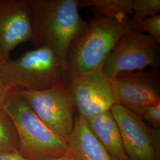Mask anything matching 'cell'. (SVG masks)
<instances>
[{"mask_svg":"<svg viewBox=\"0 0 160 160\" xmlns=\"http://www.w3.org/2000/svg\"><path fill=\"white\" fill-rule=\"evenodd\" d=\"M77 160L76 158L71 154H68L63 155L59 157H54V158H48V159H45V160Z\"/></svg>","mask_w":160,"mask_h":160,"instance_id":"21","label":"cell"},{"mask_svg":"<svg viewBox=\"0 0 160 160\" xmlns=\"http://www.w3.org/2000/svg\"><path fill=\"white\" fill-rule=\"evenodd\" d=\"M68 85L79 116L84 119L110 111L117 104L102 68L81 75L69 81Z\"/></svg>","mask_w":160,"mask_h":160,"instance_id":"8","label":"cell"},{"mask_svg":"<svg viewBox=\"0 0 160 160\" xmlns=\"http://www.w3.org/2000/svg\"><path fill=\"white\" fill-rule=\"evenodd\" d=\"M140 117L142 120L148 122L152 128H160V102L148 107L143 111Z\"/></svg>","mask_w":160,"mask_h":160,"instance_id":"17","label":"cell"},{"mask_svg":"<svg viewBox=\"0 0 160 160\" xmlns=\"http://www.w3.org/2000/svg\"><path fill=\"white\" fill-rule=\"evenodd\" d=\"M7 59H6V58H5L3 53H2V52L1 48H0V65L3 63Z\"/></svg>","mask_w":160,"mask_h":160,"instance_id":"22","label":"cell"},{"mask_svg":"<svg viewBox=\"0 0 160 160\" xmlns=\"http://www.w3.org/2000/svg\"><path fill=\"white\" fill-rule=\"evenodd\" d=\"M0 73L10 90L42 91L68 84L65 64L46 46L7 59L0 65Z\"/></svg>","mask_w":160,"mask_h":160,"instance_id":"3","label":"cell"},{"mask_svg":"<svg viewBox=\"0 0 160 160\" xmlns=\"http://www.w3.org/2000/svg\"><path fill=\"white\" fill-rule=\"evenodd\" d=\"M109 80L116 103L139 116L149 106L160 102L158 68L124 72Z\"/></svg>","mask_w":160,"mask_h":160,"instance_id":"7","label":"cell"},{"mask_svg":"<svg viewBox=\"0 0 160 160\" xmlns=\"http://www.w3.org/2000/svg\"><path fill=\"white\" fill-rule=\"evenodd\" d=\"M160 46L148 34L128 29L106 59L103 71L109 78H114L124 72L158 68Z\"/></svg>","mask_w":160,"mask_h":160,"instance_id":"5","label":"cell"},{"mask_svg":"<svg viewBox=\"0 0 160 160\" xmlns=\"http://www.w3.org/2000/svg\"><path fill=\"white\" fill-rule=\"evenodd\" d=\"M151 135L152 142L158 160L160 157V128H151Z\"/></svg>","mask_w":160,"mask_h":160,"instance_id":"18","label":"cell"},{"mask_svg":"<svg viewBox=\"0 0 160 160\" xmlns=\"http://www.w3.org/2000/svg\"><path fill=\"white\" fill-rule=\"evenodd\" d=\"M129 29L143 34L148 33L160 45V14L147 18Z\"/></svg>","mask_w":160,"mask_h":160,"instance_id":"16","label":"cell"},{"mask_svg":"<svg viewBox=\"0 0 160 160\" xmlns=\"http://www.w3.org/2000/svg\"><path fill=\"white\" fill-rule=\"evenodd\" d=\"M0 160H26L19 150L7 152H0Z\"/></svg>","mask_w":160,"mask_h":160,"instance_id":"20","label":"cell"},{"mask_svg":"<svg viewBox=\"0 0 160 160\" xmlns=\"http://www.w3.org/2000/svg\"><path fill=\"white\" fill-rule=\"evenodd\" d=\"M132 10L134 14L129 20V29L147 18L159 14L160 1L132 0Z\"/></svg>","mask_w":160,"mask_h":160,"instance_id":"15","label":"cell"},{"mask_svg":"<svg viewBox=\"0 0 160 160\" xmlns=\"http://www.w3.org/2000/svg\"><path fill=\"white\" fill-rule=\"evenodd\" d=\"M3 110L14 124L19 151L26 160H45L70 154L67 142L48 128L15 90L8 92Z\"/></svg>","mask_w":160,"mask_h":160,"instance_id":"4","label":"cell"},{"mask_svg":"<svg viewBox=\"0 0 160 160\" xmlns=\"http://www.w3.org/2000/svg\"><path fill=\"white\" fill-rule=\"evenodd\" d=\"M84 119L111 160H129L123 148L119 129L110 110Z\"/></svg>","mask_w":160,"mask_h":160,"instance_id":"12","label":"cell"},{"mask_svg":"<svg viewBox=\"0 0 160 160\" xmlns=\"http://www.w3.org/2000/svg\"><path fill=\"white\" fill-rule=\"evenodd\" d=\"M19 150L17 132L11 118L2 109L0 110V152Z\"/></svg>","mask_w":160,"mask_h":160,"instance_id":"14","label":"cell"},{"mask_svg":"<svg viewBox=\"0 0 160 160\" xmlns=\"http://www.w3.org/2000/svg\"><path fill=\"white\" fill-rule=\"evenodd\" d=\"M67 142L69 153L77 160H111L84 118L79 115L75 118L74 128Z\"/></svg>","mask_w":160,"mask_h":160,"instance_id":"11","label":"cell"},{"mask_svg":"<svg viewBox=\"0 0 160 160\" xmlns=\"http://www.w3.org/2000/svg\"><path fill=\"white\" fill-rule=\"evenodd\" d=\"M79 7H90L95 14L128 17L132 13V0H80Z\"/></svg>","mask_w":160,"mask_h":160,"instance_id":"13","label":"cell"},{"mask_svg":"<svg viewBox=\"0 0 160 160\" xmlns=\"http://www.w3.org/2000/svg\"><path fill=\"white\" fill-rule=\"evenodd\" d=\"M14 90L48 128L67 141L74 128L77 110L68 84L42 91Z\"/></svg>","mask_w":160,"mask_h":160,"instance_id":"6","label":"cell"},{"mask_svg":"<svg viewBox=\"0 0 160 160\" xmlns=\"http://www.w3.org/2000/svg\"><path fill=\"white\" fill-rule=\"evenodd\" d=\"M129 160H158L152 142L151 128L133 112L115 104L110 109Z\"/></svg>","mask_w":160,"mask_h":160,"instance_id":"10","label":"cell"},{"mask_svg":"<svg viewBox=\"0 0 160 160\" xmlns=\"http://www.w3.org/2000/svg\"><path fill=\"white\" fill-rule=\"evenodd\" d=\"M9 91L0 73V110L3 109Z\"/></svg>","mask_w":160,"mask_h":160,"instance_id":"19","label":"cell"},{"mask_svg":"<svg viewBox=\"0 0 160 160\" xmlns=\"http://www.w3.org/2000/svg\"><path fill=\"white\" fill-rule=\"evenodd\" d=\"M128 17L95 14L86 30L72 42L66 58L68 82L102 68L117 41L129 29Z\"/></svg>","mask_w":160,"mask_h":160,"instance_id":"2","label":"cell"},{"mask_svg":"<svg viewBox=\"0 0 160 160\" xmlns=\"http://www.w3.org/2000/svg\"><path fill=\"white\" fill-rule=\"evenodd\" d=\"M80 0H32L36 48L46 46L66 65L72 42L87 28L89 22L81 17Z\"/></svg>","mask_w":160,"mask_h":160,"instance_id":"1","label":"cell"},{"mask_svg":"<svg viewBox=\"0 0 160 160\" xmlns=\"http://www.w3.org/2000/svg\"><path fill=\"white\" fill-rule=\"evenodd\" d=\"M33 36L32 0H0V48L6 59Z\"/></svg>","mask_w":160,"mask_h":160,"instance_id":"9","label":"cell"}]
</instances>
